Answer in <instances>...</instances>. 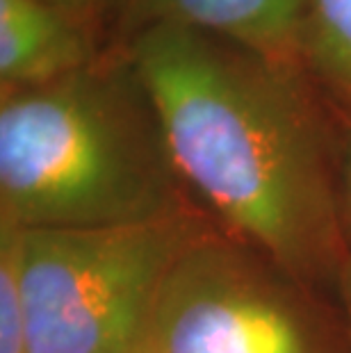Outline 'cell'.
<instances>
[{
  "label": "cell",
  "mask_w": 351,
  "mask_h": 353,
  "mask_svg": "<svg viewBox=\"0 0 351 353\" xmlns=\"http://www.w3.org/2000/svg\"><path fill=\"white\" fill-rule=\"evenodd\" d=\"M137 353H351L340 301L212 226L171 267Z\"/></svg>",
  "instance_id": "obj_4"
},
{
  "label": "cell",
  "mask_w": 351,
  "mask_h": 353,
  "mask_svg": "<svg viewBox=\"0 0 351 353\" xmlns=\"http://www.w3.org/2000/svg\"><path fill=\"white\" fill-rule=\"evenodd\" d=\"M188 208L199 205L123 48L62 80L0 94V219L89 228Z\"/></svg>",
  "instance_id": "obj_2"
},
{
  "label": "cell",
  "mask_w": 351,
  "mask_h": 353,
  "mask_svg": "<svg viewBox=\"0 0 351 353\" xmlns=\"http://www.w3.org/2000/svg\"><path fill=\"white\" fill-rule=\"evenodd\" d=\"M103 52L96 28L48 0H0V94L73 76Z\"/></svg>",
  "instance_id": "obj_6"
},
{
  "label": "cell",
  "mask_w": 351,
  "mask_h": 353,
  "mask_svg": "<svg viewBox=\"0 0 351 353\" xmlns=\"http://www.w3.org/2000/svg\"><path fill=\"white\" fill-rule=\"evenodd\" d=\"M308 0H123L128 34L155 23L199 30L297 66Z\"/></svg>",
  "instance_id": "obj_5"
},
{
  "label": "cell",
  "mask_w": 351,
  "mask_h": 353,
  "mask_svg": "<svg viewBox=\"0 0 351 353\" xmlns=\"http://www.w3.org/2000/svg\"><path fill=\"white\" fill-rule=\"evenodd\" d=\"M178 178L214 226L338 301L351 237L340 125L301 69L199 30L128 34Z\"/></svg>",
  "instance_id": "obj_1"
},
{
  "label": "cell",
  "mask_w": 351,
  "mask_h": 353,
  "mask_svg": "<svg viewBox=\"0 0 351 353\" xmlns=\"http://www.w3.org/2000/svg\"><path fill=\"white\" fill-rule=\"evenodd\" d=\"M299 69L317 92L351 112V0H308Z\"/></svg>",
  "instance_id": "obj_7"
},
{
  "label": "cell",
  "mask_w": 351,
  "mask_h": 353,
  "mask_svg": "<svg viewBox=\"0 0 351 353\" xmlns=\"http://www.w3.org/2000/svg\"><path fill=\"white\" fill-rule=\"evenodd\" d=\"M214 226L188 208L89 228H21L30 353H137L176 260Z\"/></svg>",
  "instance_id": "obj_3"
},
{
  "label": "cell",
  "mask_w": 351,
  "mask_h": 353,
  "mask_svg": "<svg viewBox=\"0 0 351 353\" xmlns=\"http://www.w3.org/2000/svg\"><path fill=\"white\" fill-rule=\"evenodd\" d=\"M342 114L345 119L340 121V190L351 237V112H342Z\"/></svg>",
  "instance_id": "obj_9"
},
{
  "label": "cell",
  "mask_w": 351,
  "mask_h": 353,
  "mask_svg": "<svg viewBox=\"0 0 351 353\" xmlns=\"http://www.w3.org/2000/svg\"><path fill=\"white\" fill-rule=\"evenodd\" d=\"M338 301L345 310V317H347V324H349V333H351V255L347 260V267L342 272L340 278V290H338Z\"/></svg>",
  "instance_id": "obj_11"
},
{
  "label": "cell",
  "mask_w": 351,
  "mask_h": 353,
  "mask_svg": "<svg viewBox=\"0 0 351 353\" xmlns=\"http://www.w3.org/2000/svg\"><path fill=\"white\" fill-rule=\"evenodd\" d=\"M0 353H30L21 226L0 219Z\"/></svg>",
  "instance_id": "obj_8"
},
{
  "label": "cell",
  "mask_w": 351,
  "mask_h": 353,
  "mask_svg": "<svg viewBox=\"0 0 351 353\" xmlns=\"http://www.w3.org/2000/svg\"><path fill=\"white\" fill-rule=\"evenodd\" d=\"M48 3L62 7V10L73 14V17H78L85 21V23L96 28L94 19L101 14V5L106 3V0H48Z\"/></svg>",
  "instance_id": "obj_10"
}]
</instances>
